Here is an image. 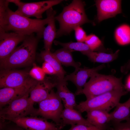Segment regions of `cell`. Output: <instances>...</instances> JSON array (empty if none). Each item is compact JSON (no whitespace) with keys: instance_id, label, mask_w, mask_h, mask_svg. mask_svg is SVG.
<instances>
[{"instance_id":"6da1fadb","label":"cell","mask_w":130,"mask_h":130,"mask_svg":"<svg viewBox=\"0 0 130 130\" xmlns=\"http://www.w3.org/2000/svg\"><path fill=\"white\" fill-rule=\"evenodd\" d=\"M9 4L4 3L0 5V32L11 31L26 36L36 33L41 38L45 25L56 12L52 7L46 11V18L31 19L13 11L9 8Z\"/></svg>"},{"instance_id":"7a4b0ae2","label":"cell","mask_w":130,"mask_h":130,"mask_svg":"<svg viewBox=\"0 0 130 130\" xmlns=\"http://www.w3.org/2000/svg\"><path fill=\"white\" fill-rule=\"evenodd\" d=\"M85 3L80 0H74L65 6L62 12L55 17L59 23L56 38L70 34L76 27L87 23H92L87 17L84 9Z\"/></svg>"},{"instance_id":"3957f363","label":"cell","mask_w":130,"mask_h":130,"mask_svg":"<svg viewBox=\"0 0 130 130\" xmlns=\"http://www.w3.org/2000/svg\"><path fill=\"white\" fill-rule=\"evenodd\" d=\"M41 38L34 33L27 36L20 45L0 62V68L3 69H11L32 64L34 61L38 44Z\"/></svg>"},{"instance_id":"277c9868","label":"cell","mask_w":130,"mask_h":130,"mask_svg":"<svg viewBox=\"0 0 130 130\" xmlns=\"http://www.w3.org/2000/svg\"><path fill=\"white\" fill-rule=\"evenodd\" d=\"M122 79V78H117L112 75L95 73L84 85L82 94L88 99L110 91L125 89Z\"/></svg>"},{"instance_id":"5b68a950","label":"cell","mask_w":130,"mask_h":130,"mask_svg":"<svg viewBox=\"0 0 130 130\" xmlns=\"http://www.w3.org/2000/svg\"><path fill=\"white\" fill-rule=\"evenodd\" d=\"M128 92L125 89L108 92L80 102L77 104L75 108L81 113L95 109L109 112L116 107L119 103L121 97Z\"/></svg>"},{"instance_id":"8992f818","label":"cell","mask_w":130,"mask_h":130,"mask_svg":"<svg viewBox=\"0 0 130 130\" xmlns=\"http://www.w3.org/2000/svg\"><path fill=\"white\" fill-rule=\"evenodd\" d=\"M62 101L52 89L46 99L38 103V108L35 109L31 115L40 116L47 120H51L59 128L62 123L61 115L63 110Z\"/></svg>"},{"instance_id":"52a82bcc","label":"cell","mask_w":130,"mask_h":130,"mask_svg":"<svg viewBox=\"0 0 130 130\" xmlns=\"http://www.w3.org/2000/svg\"><path fill=\"white\" fill-rule=\"evenodd\" d=\"M9 2L14 3L18 6L15 11L23 16L29 18L35 17L38 19L42 18V15L53 6L63 1V0H49L38 2L25 3L19 0H8Z\"/></svg>"},{"instance_id":"ba28073f","label":"cell","mask_w":130,"mask_h":130,"mask_svg":"<svg viewBox=\"0 0 130 130\" xmlns=\"http://www.w3.org/2000/svg\"><path fill=\"white\" fill-rule=\"evenodd\" d=\"M30 90L23 96L12 101L7 107L0 109V119L6 120L31 115L34 110L31 108L30 104L29 97Z\"/></svg>"},{"instance_id":"9c48e42d","label":"cell","mask_w":130,"mask_h":130,"mask_svg":"<svg viewBox=\"0 0 130 130\" xmlns=\"http://www.w3.org/2000/svg\"><path fill=\"white\" fill-rule=\"evenodd\" d=\"M59 79L56 76L53 78H45L41 81H38L31 89L29 92V100L30 107L33 110L35 103H39L46 99L51 91L56 87Z\"/></svg>"},{"instance_id":"30bf717a","label":"cell","mask_w":130,"mask_h":130,"mask_svg":"<svg viewBox=\"0 0 130 130\" xmlns=\"http://www.w3.org/2000/svg\"><path fill=\"white\" fill-rule=\"evenodd\" d=\"M26 130H60L55 124L49 122L43 118L32 116L8 119Z\"/></svg>"},{"instance_id":"8fae6325","label":"cell","mask_w":130,"mask_h":130,"mask_svg":"<svg viewBox=\"0 0 130 130\" xmlns=\"http://www.w3.org/2000/svg\"><path fill=\"white\" fill-rule=\"evenodd\" d=\"M29 73L11 69H2L0 72V88L14 87L22 85L32 78Z\"/></svg>"},{"instance_id":"7c38bea8","label":"cell","mask_w":130,"mask_h":130,"mask_svg":"<svg viewBox=\"0 0 130 130\" xmlns=\"http://www.w3.org/2000/svg\"><path fill=\"white\" fill-rule=\"evenodd\" d=\"M105 67L104 64H102L91 68L80 67L76 68L73 72L65 77L64 79L66 81H71L75 85L77 88L76 95L82 94L83 89L88 78L93 74L98 72Z\"/></svg>"},{"instance_id":"4fadbf2b","label":"cell","mask_w":130,"mask_h":130,"mask_svg":"<svg viewBox=\"0 0 130 130\" xmlns=\"http://www.w3.org/2000/svg\"><path fill=\"white\" fill-rule=\"evenodd\" d=\"M38 82L32 78L27 83L20 86L0 88V109L13 100L23 96L30 90Z\"/></svg>"},{"instance_id":"5bb4252c","label":"cell","mask_w":130,"mask_h":130,"mask_svg":"<svg viewBox=\"0 0 130 130\" xmlns=\"http://www.w3.org/2000/svg\"><path fill=\"white\" fill-rule=\"evenodd\" d=\"M26 36L13 32H0V62L8 57Z\"/></svg>"},{"instance_id":"9a60e30c","label":"cell","mask_w":130,"mask_h":130,"mask_svg":"<svg viewBox=\"0 0 130 130\" xmlns=\"http://www.w3.org/2000/svg\"><path fill=\"white\" fill-rule=\"evenodd\" d=\"M95 1L98 22L115 17L122 13L121 0H97Z\"/></svg>"},{"instance_id":"2e32d148","label":"cell","mask_w":130,"mask_h":130,"mask_svg":"<svg viewBox=\"0 0 130 130\" xmlns=\"http://www.w3.org/2000/svg\"><path fill=\"white\" fill-rule=\"evenodd\" d=\"M62 123L59 128L61 130L67 125L82 124L88 126H92L83 117L81 113L74 109L65 108L61 115Z\"/></svg>"},{"instance_id":"e0dca14e","label":"cell","mask_w":130,"mask_h":130,"mask_svg":"<svg viewBox=\"0 0 130 130\" xmlns=\"http://www.w3.org/2000/svg\"><path fill=\"white\" fill-rule=\"evenodd\" d=\"M86 119L92 125L107 129V124L111 121L110 113L106 110L95 109L87 111Z\"/></svg>"},{"instance_id":"ac0fdd59","label":"cell","mask_w":130,"mask_h":130,"mask_svg":"<svg viewBox=\"0 0 130 130\" xmlns=\"http://www.w3.org/2000/svg\"><path fill=\"white\" fill-rule=\"evenodd\" d=\"M67 81L59 79L56 87V92L63 102L65 108L74 109L77 105L75 94L71 92L67 87Z\"/></svg>"},{"instance_id":"d6986e66","label":"cell","mask_w":130,"mask_h":130,"mask_svg":"<svg viewBox=\"0 0 130 130\" xmlns=\"http://www.w3.org/2000/svg\"><path fill=\"white\" fill-rule=\"evenodd\" d=\"M115 107L110 113L111 121L113 123L130 120V97L125 102L119 103Z\"/></svg>"},{"instance_id":"ffe728a7","label":"cell","mask_w":130,"mask_h":130,"mask_svg":"<svg viewBox=\"0 0 130 130\" xmlns=\"http://www.w3.org/2000/svg\"><path fill=\"white\" fill-rule=\"evenodd\" d=\"M120 50H118L114 53H107L103 52L90 51L82 53L92 62L101 63H108L116 59Z\"/></svg>"},{"instance_id":"44dd1931","label":"cell","mask_w":130,"mask_h":130,"mask_svg":"<svg viewBox=\"0 0 130 130\" xmlns=\"http://www.w3.org/2000/svg\"><path fill=\"white\" fill-rule=\"evenodd\" d=\"M56 13L53 15L43 32L44 48L46 51H50L54 40L56 38L57 32L55 17Z\"/></svg>"},{"instance_id":"7402d4cb","label":"cell","mask_w":130,"mask_h":130,"mask_svg":"<svg viewBox=\"0 0 130 130\" xmlns=\"http://www.w3.org/2000/svg\"><path fill=\"white\" fill-rule=\"evenodd\" d=\"M40 56L45 62L49 64L54 69L56 75L60 80L64 79L66 72L63 68L61 64L50 51L44 50L41 51Z\"/></svg>"},{"instance_id":"603a6c76","label":"cell","mask_w":130,"mask_h":130,"mask_svg":"<svg viewBox=\"0 0 130 130\" xmlns=\"http://www.w3.org/2000/svg\"><path fill=\"white\" fill-rule=\"evenodd\" d=\"M53 53L59 62L64 65L72 66L76 68L81 65L80 63L74 61L72 52L65 48L58 50Z\"/></svg>"},{"instance_id":"cb8c5ba5","label":"cell","mask_w":130,"mask_h":130,"mask_svg":"<svg viewBox=\"0 0 130 130\" xmlns=\"http://www.w3.org/2000/svg\"><path fill=\"white\" fill-rule=\"evenodd\" d=\"M115 39L119 45L124 46L130 44V26L123 24L118 26L114 33Z\"/></svg>"},{"instance_id":"d4e9b609","label":"cell","mask_w":130,"mask_h":130,"mask_svg":"<svg viewBox=\"0 0 130 130\" xmlns=\"http://www.w3.org/2000/svg\"><path fill=\"white\" fill-rule=\"evenodd\" d=\"M56 45H59L63 48L70 51L71 52L73 51H79L82 53L85 52L91 51L88 46L85 43L78 42H70L63 43L56 40L54 41Z\"/></svg>"},{"instance_id":"484cf974","label":"cell","mask_w":130,"mask_h":130,"mask_svg":"<svg viewBox=\"0 0 130 130\" xmlns=\"http://www.w3.org/2000/svg\"><path fill=\"white\" fill-rule=\"evenodd\" d=\"M85 42L92 51L99 50L103 46L100 40L96 35L92 34L87 36Z\"/></svg>"},{"instance_id":"4316f807","label":"cell","mask_w":130,"mask_h":130,"mask_svg":"<svg viewBox=\"0 0 130 130\" xmlns=\"http://www.w3.org/2000/svg\"><path fill=\"white\" fill-rule=\"evenodd\" d=\"M29 73L32 78L38 81H42L45 78L46 74L42 68L36 66L33 67Z\"/></svg>"},{"instance_id":"83f0119b","label":"cell","mask_w":130,"mask_h":130,"mask_svg":"<svg viewBox=\"0 0 130 130\" xmlns=\"http://www.w3.org/2000/svg\"><path fill=\"white\" fill-rule=\"evenodd\" d=\"M0 119V130H26L11 121Z\"/></svg>"},{"instance_id":"f1b7e54d","label":"cell","mask_w":130,"mask_h":130,"mask_svg":"<svg viewBox=\"0 0 130 130\" xmlns=\"http://www.w3.org/2000/svg\"><path fill=\"white\" fill-rule=\"evenodd\" d=\"M76 39L78 42H85L87 36L86 33L80 26H78L74 29Z\"/></svg>"},{"instance_id":"f546056e","label":"cell","mask_w":130,"mask_h":130,"mask_svg":"<svg viewBox=\"0 0 130 130\" xmlns=\"http://www.w3.org/2000/svg\"><path fill=\"white\" fill-rule=\"evenodd\" d=\"M107 129L99 128L94 126H88L82 124L71 125V128L68 130H106Z\"/></svg>"},{"instance_id":"4dcf8cb0","label":"cell","mask_w":130,"mask_h":130,"mask_svg":"<svg viewBox=\"0 0 130 130\" xmlns=\"http://www.w3.org/2000/svg\"><path fill=\"white\" fill-rule=\"evenodd\" d=\"M113 130H130V120L124 123H113Z\"/></svg>"},{"instance_id":"1f68e13d","label":"cell","mask_w":130,"mask_h":130,"mask_svg":"<svg viewBox=\"0 0 130 130\" xmlns=\"http://www.w3.org/2000/svg\"><path fill=\"white\" fill-rule=\"evenodd\" d=\"M42 68L45 74L56 75V72L53 68L47 62H44L43 64Z\"/></svg>"},{"instance_id":"d6a6232c","label":"cell","mask_w":130,"mask_h":130,"mask_svg":"<svg viewBox=\"0 0 130 130\" xmlns=\"http://www.w3.org/2000/svg\"><path fill=\"white\" fill-rule=\"evenodd\" d=\"M120 70L122 73L125 74L130 71V59L124 65L121 66Z\"/></svg>"},{"instance_id":"836d02e7","label":"cell","mask_w":130,"mask_h":130,"mask_svg":"<svg viewBox=\"0 0 130 130\" xmlns=\"http://www.w3.org/2000/svg\"><path fill=\"white\" fill-rule=\"evenodd\" d=\"M124 85L126 90L128 92H130V74L126 79Z\"/></svg>"}]
</instances>
